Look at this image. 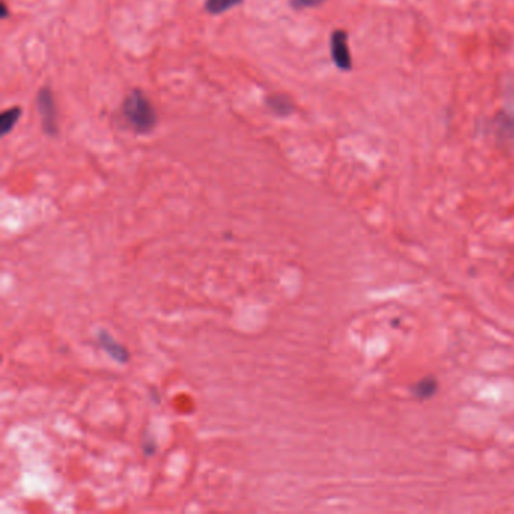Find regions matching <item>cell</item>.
Instances as JSON below:
<instances>
[{
    "mask_svg": "<svg viewBox=\"0 0 514 514\" xmlns=\"http://www.w3.org/2000/svg\"><path fill=\"white\" fill-rule=\"evenodd\" d=\"M123 116L137 134H146L157 125V112L141 89H133L123 103Z\"/></svg>",
    "mask_w": 514,
    "mask_h": 514,
    "instance_id": "obj_1",
    "label": "cell"
},
{
    "mask_svg": "<svg viewBox=\"0 0 514 514\" xmlns=\"http://www.w3.org/2000/svg\"><path fill=\"white\" fill-rule=\"evenodd\" d=\"M265 104L275 115L282 116V118L292 115L294 112L293 100L288 97V95H284V94L269 95V97L265 99Z\"/></svg>",
    "mask_w": 514,
    "mask_h": 514,
    "instance_id": "obj_4",
    "label": "cell"
},
{
    "mask_svg": "<svg viewBox=\"0 0 514 514\" xmlns=\"http://www.w3.org/2000/svg\"><path fill=\"white\" fill-rule=\"evenodd\" d=\"M437 388H439V384H437V380L434 377H424L420 382L415 383L412 394L415 395L416 399L427 400V399L433 397V395L437 391Z\"/></svg>",
    "mask_w": 514,
    "mask_h": 514,
    "instance_id": "obj_6",
    "label": "cell"
},
{
    "mask_svg": "<svg viewBox=\"0 0 514 514\" xmlns=\"http://www.w3.org/2000/svg\"><path fill=\"white\" fill-rule=\"evenodd\" d=\"M21 109L17 107H9V109L4 111L0 115V130H2V136H6L9 132H13V128L18 123L21 116Z\"/></svg>",
    "mask_w": 514,
    "mask_h": 514,
    "instance_id": "obj_7",
    "label": "cell"
},
{
    "mask_svg": "<svg viewBox=\"0 0 514 514\" xmlns=\"http://www.w3.org/2000/svg\"><path fill=\"white\" fill-rule=\"evenodd\" d=\"M325 0H290V5L294 9H308L323 4Z\"/></svg>",
    "mask_w": 514,
    "mask_h": 514,
    "instance_id": "obj_10",
    "label": "cell"
},
{
    "mask_svg": "<svg viewBox=\"0 0 514 514\" xmlns=\"http://www.w3.org/2000/svg\"><path fill=\"white\" fill-rule=\"evenodd\" d=\"M99 339H100V344H101V347H103L107 353H109V355H111L113 359L120 361V362H125V361L128 359V353H127V350H125L121 344H118V342H115V341L112 339V337H111V335H107V334H100Z\"/></svg>",
    "mask_w": 514,
    "mask_h": 514,
    "instance_id": "obj_5",
    "label": "cell"
},
{
    "mask_svg": "<svg viewBox=\"0 0 514 514\" xmlns=\"http://www.w3.org/2000/svg\"><path fill=\"white\" fill-rule=\"evenodd\" d=\"M242 4H243V0H206L204 8L208 14L219 15Z\"/></svg>",
    "mask_w": 514,
    "mask_h": 514,
    "instance_id": "obj_8",
    "label": "cell"
},
{
    "mask_svg": "<svg viewBox=\"0 0 514 514\" xmlns=\"http://www.w3.org/2000/svg\"><path fill=\"white\" fill-rule=\"evenodd\" d=\"M37 107L41 116L42 130L47 136H56L59 133L58 127V112L53 92L49 87L41 88L37 95Z\"/></svg>",
    "mask_w": 514,
    "mask_h": 514,
    "instance_id": "obj_2",
    "label": "cell"
},
{
    "mask_svg": "<svg viewBox=\"0 0 514 514\" xmlns=\"http://www.w3.org/2000/svg\"><path fill=\"white\" fill-rule=\"evenodd\" d=\"M8 15H9V14H8V6H6V4L4 2V4H2V18H8Z\"/></svg>",
    "mask_w": 514,
    "mask_h": 514,
    "instance_id": "obj_11",
    "label": "cell"
},
{
    "mask_svg": "<svg viewBox=\"0 0 514 514\" xmlns=\"http://www.w3.org/2000/svg\"><path fill=\"white\" fill-rule=\"evenodd\" d=\"M496 133L501 139H513L514 137V115L513 113H501L496 120Z\"/></svg>",
    "mask_w": 514,
    "mask_h": 514,
    "instance_id": "obj_9",
    "label": "cell"
},
{
    "mask_svg": "<svg viewBox=\"0 0 514 514\" xmlns=\"http://www.w3.org/2000/svg\"><path fill=\"white\" fill-rule=\"evenodd\" d=\"M330 56L341 71H350L353 67L351 53L349 47V35L346 30L337 29L330 35Z\"/></svg>",
    "mask_w": 514,
    "mask_h": 514,
    "instance_id": "obj_3",
    "label": "cell"
}]
</instances>
